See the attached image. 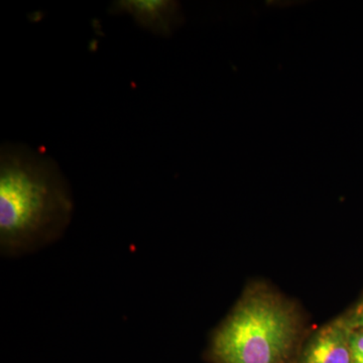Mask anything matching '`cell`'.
<instances>
[{
  "instance_id": "8992f818",
  "label": "cell",
  "mask_w": 363,
  "mask_h": 363,
  "mask_svg": "<svg viewBox=\"0 0 363 363\" xmlns=\"http://www.w3.org/2000/svg\"><path fill=\"white\" fill-rule=\"evenodd\" d=\"M350 341L352 363H363V329L350 330Z\"/></svg>"
},
{
  "instance_id": "277c9868",
  "label": "cell",
  "mask_w": 363,
  "mask_h": 363,
  "mask_svg": "<svg viewBox=\"0 0 363 363\" xmlns=\"http://www.w3.org/2000/svg\"><path fill=\"white\" fill-rule=\"evenodd\" d=\"M350 333L339 319L322 327L310 339L298 363H352Z\"/></svg>"
},
{
  "instance_id": "5b68a950",
  "label": "cell",
  "mask_w": 363,
  "mask_h": 363,
  "mask_svg": "<svg viewBox=\"0 0 363 363\" xmlns=\"http://www.w3.org/2000/svg\"><path fill=\"white\" fill-rule=\"evenodd\" d=\"M338 319L350 330L363 329V297L358 301L357 305L353 306L352 309Z\"/></svg>"
},
{
  "instance_id": "3957f363",
  "label": "cell",
  "mask_w": 363,
  "mask_h": 363,
  "mask_svg": "<svg viewBox=\"0 0 363 363\" xmlns=\"http://www.w3.org/2000/svg\"><path fill=\"white\" fill-rule=\"evenodd\" d=\"M111 13L130 16L157 37L171 35L181 21L179 4L171 0H118L111 4Z\"/></svg>"
},
{
  "instance_id": "6da1fadb",
  "label": "cell",
  "mask_w": 363,
  "mask_h": 363,
  "mask_svg": "<svg viewBox=\"0 0 363 363\" xmlns=\"http://www.w3.org/2000/svg\"><path fill=\"white\" fill-rule=\"evenodd\" d=\"M73 193L58 162L21 143L0 150V253L25 257L61 240L73 218Z\"/></svg>"
},
{
  "instance_id": "7a4b0ae2",
  "label": "cell",
  "mask_w": 363,
  "mask_h": 363,
  "mask_svg": "<svg viewBox=\"0 0 363 363\" xmlns=\"http://www.w3.org/2000/svg\"><path fill=\"white\" fill-rule=\"evenodd\" d=\"M300 330L292 304L267 286H255L214 331L208 355L214 363H286Z\"/></svg>"
}]
</instances>
